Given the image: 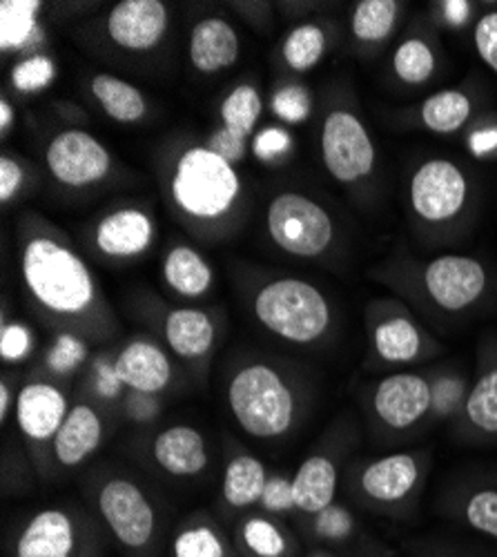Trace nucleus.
<instances>
[{"mask_svg":"<svg viewBox=\"0 0 497 557\" xmlns=\"http://www.w3.org/2000/svg\"><path fill=\"white\" fill-rule=\"evenodd\" d=\"M21 276L36 310L85 342H103L114 333L89 265L54 237H29L21 252Z\"/></svg>","mask_w":497,"mask_h":557,"instance_id":"obj_1","label":"nucleus"},{"mask_svg":"<svg viewBox=\"0 0 497 557\" xmlns=\"http://www.w3.org/2000/svg\"><path fill=\"white\" fill-rule=\"evenodd\" d=\"M225 404L235 424L254 440L277 442L303 422L310 395L301 377L273 359L246 357L225 377Z\"/></svg>","mask_w":497,"mask_h":557,"instance_id":"obj_2","label":"nucleus"},{"mask_svg":"<svg viewBox=\"0 0 497 557\" xmlns=\"http://www.w3.org/2000/svg\"><path fill=\"white\" fill-rule=\"evenodd\" d=\"M428 473V450H399L350 463L341 488L361 510L409 524L418 520Z\"/></svg>","mask_w":497,"mask_h":557,"instance_id":"obj_3","label":"nucleus"},{"mask_svg":"<svg viewBox=\"0 0 497 557\" xmlns=\"http://www.w3.org/2000/svg\"><path fill=\"white\" fill-rule=\"evenodd\" d=\"M388 282L437 319L473 314L493 293L488 268L471 255H439L413 268H399Z\"/></svg>","mask_w":497,"mask_h":557,"instance_id":"obj_4","label":"nucleus"},{"mask_svg":"<svg viewBox=\"0 0 497 557\" xmlns=\"http://www.w3.org/2000/svg\"><path fill=\"white\" fill-rule=\"evenodd\" d=\"M257 326L297 348H322L337 331V314L326 293L299 276L270 278L250 299Z\"/></svg>","mask_w":497,"mask_h":557,"instance_id":"obj_5","label":"nucleus"},{"mask_svg":"<svg viewBox=\"0 0 497 557\" xmlns=\"http://www.w3.org/2000/svg\"><path fill=\"white\" fill-rule=\"evenodd\" d=\"M89 497L112 544L125 557H163L167 542L161 510L141 482L108 471L89 484Z\"/></svg>","mask_w":497,"mask_h":557,"instance_id":"obj_6","label":"nucleus"},{"mask_svg":"<svg viewBox=\"0 0 497 557\" xmlns=\"http://www.w3.org/2000/svg\"><path fill=\"white\" fill-rule=\"evenodd\" d=\"M110 535L95 510L52 504L18 520L5 540V557H108Z\"/></svg>","mask_w":497,"mask_h":557,"instance_id":"obj_7","label":"nucleus"},{"mask_svg":"<svg viewBox=\"0 0 497 557\" xmlns=\"http://www.w3.org/2000/svg\"><path fill=\"white\" fill-rule=\"evenodd\" d=\"M241 195L244 183L235 165L206 146H192L178 154L170 176V197L186 219L197 223L228 219Z\"/></svg>","mask_w":497,"mask_h":557,"instance_id":"obj_8","label":"nucleus"},{"mask_svg":"<svg viewBox=\"0 0 497 557\" xmlns=\"http://www.w3.org/2000/svg\"><path fill=\"white\" fill-rule=\"evenodd\" d=\"M361 404H364L369 429L380 442L397 444L428 431V368L388 373L366 388Z\"/></svg>","mask_w":497,"mask_h":557,"instance_id":"obj_9","label":"nucleus"},{"mask_svg":"<svg viewBox=\"0 0 497 557\" xmlns=\"http://www.w3.org/2000/svg\"><path fill=\"white\" fill-rule=\"evenodd\" d=\"M406 206L422 230L453 227L473 206L471 176L453 159L428 157L409 174Z\"/></svg>","mask_w":497,"mask_h":557,"instance_id":"obj_10","label":"nucleus"},{"mask_svg":"<svg viewBox=\"0 0 497 557\" xmlns=\"http://www.w3.org/2000/svg\"><path fill=\"white\" fill-rule=\"evenodd\" d=\"M369 366L377 370H411L435 355L439 344L415 319V314L399 301H375L366 312Z\"/></svg>","mask_w":497,"mask_h":557,"instance_id":"obj_11","label":"nucleus"},{"mask_svg":"<svg viewBox=\"0 0 497 557\" xmlns=\"http://www.w3.org/2000/svg\"><path fill=\"white\" fill-rule=\"evenodd\" d=\"M322 161L333 181L350 190H371L377 148L364 119L350 106H335L322 123Z\"/></svg>","mask_w":497,"mask_h":557,"instance_id":"obj_12","label":"nucleus"},{"mask_svg":"<svg viewBox=\"0 0 497 557\" xmlns=\"http://www.w3.org/2000/svg\"><path fill=\"white\" fill-rule=\"evenodd\" d=\"M265 230L279 250L299 259L328 255L337 239L333 214L318 199L290 190L268 203Z\"/></svg>","mask_w":497,"mask_h":557,"instance_id":"obj_13","label":"nucleus"},{"mask_svg":"<svg viewBox=\"0 0 497 557\" xmlns=\"http://www.w3.org/2000/svg\"><path fill=\"white\" fill-rule=\"evenodd\" d=\"M357 433L350 422H341L328 435V440L308 455L293 475V491L297 513L314 516L322 508L337 502V493L344 482V461L355 446Z\"/></svg>","mask_w":497,"mask_h":557,"instance_id":"obj_14","label":"nucleus"},{"mask_svg":"<svg viewBox=\"0 0 497 557\" xmlns=\"http://www.w3.org/2000/svg\"><path fill=\"white\" fill-rule=\"evenodd\" d=\"M72 404L59 380L36 377L18 388L16 397V426L25 444L34 453V461L40 471L52 469L50 448L59 435Z\"/></svg>","mask_w":497,"mask_h":557,"instance_id":"obj_15","label":"nucleus"},{"mask_svg":"<svg viewBox=\"0 0 497 557\" xmlns=\"http://www.w3.org/2000/svg\"><path fill=\"white\" fill-rule=\"evenodd\" d=\"M45 165L67 188H87L110 174L112 157L95 134L63 129L48 144Z\"/></svg>","mask_w":497,"mask_h":557,"instance_id":"obj_16","label":"nucleus"},{"mask_svg":"<svg viewBox=\"0 0 497 557\" xmlns=\"http://www.w3.org/2000/svg\"><path fill=\"white\" fill-rule=\"evenodd\" d=\"M453 433L462 442L497 444V335L480 344L471 393Z\"/></svg>","mask_w":497,"mask_h":557,"instance_id":"obj_17","label":"nucleus"},{"mask_svg":"<svg viewBox=\"0 0 497 557\" xmlns=\"http://www.w3.org/2000/svg\"><path fill=\"white\" fill-rule=\"evenodd\" d=\"M437 513L497 542V475H469L446 486L437 499Z\"/></svg>","mask_w":497,"mask_h":557,"instance_id":"obj_18","label":"nucleus"},{"mask_svg":"<svg viewBox=\"0 0 497 557\" xmlns=\"http://www.w3.org/2000/svg\"><path fill=\"white\" fill-rule=\"evenodd\" d=\"M170 27V12L161 0H121L108 14V36L116 48L146 54L157 50Z\"/></svg>","mask_w":497,"mask_h":557,"instance_id":"obj_19","label":"nucleus"},{"mask_svg":"<svg viewBox=\"0 0 497 557\" xmlns=\"http://www.w3.org/2000/svg\"><path fill=\"white\" fill-rule=\"evenodd\" d=\"M165 348L192 368L206 366L219 342L216 319L192 306L170 308L159 323Z\"/></svg>","mask_w":497,"mask_h":557,"instance_id":"obj_20","label":"nucleus"},{"mask_svg":"<svg viewBox=\"0 0 497 557\" xmlns=\"http://www.w3.org/2000/svg\"><path fill=\"white\" fill-rule=\"evenodd\" d=\"M103 412L95 401L72 404L59 435L52 442V469L74 471L92 457L105 440Z\"/></svg>","mask_w":497,"mask_h":557,"instance_id":"obj_21","label":"nucleus"},{"mask_svg":"<svg viewBox=\"0 0 497 557\" xmlns=\"http://www.w3.org/2000/svg\"><path fill=\"white\" fill-rule=\"evenodd\" d=\"M114 363L127 391L161 397L174 384V363L170 352L152 339H129L114 355Z\"/></svg>","mask_w":497,"mask_h":557,"instance_id":"obj_22","label":"nucleus"},{"mask_svg":"<svg viewBox=\"0 0 497 557\" xmlns=\"http://www.w3.org/2000/svg\"><path fill=\"white\" fill-rule=\"evenodd\" d=\"M297 527L299 537L308 548H328L352 555L373 540L352 506L339 499L322 508L320 513L297 518Z\"/></svg>","mask_w":497,"mask_h":557,"instance_id":"obj_23","label":"nucleus"},{"mask_svg":"<svg viewBox=\"0 0 497 557\" xmlns=\"http://www.w3.org/2000/svg\"><path fill=\"white\" fill-rule=\"evenodd\" d=\"M150 457L174 480L199 478L210 463L208 442L203 433L190 424H174L159 431L150 444Z\"/></svg>","mask_w":497,"mask_h":557,"instance_id":"obj_24","label":"nucleus"},{"mask_svg":"<svg viewBox=\"0 0 497 557\" xmlns=\"http://www.w3.org/2000/svg\"><path fill=\"white\" fill-rule=\"evenodd\" d=\"M157 237L152 216L141 208H119L105 214L95 227L99 252L112 259H132L146 255Z\"/></svg>","mask_w":497,"mask_h":557,"instance_id":"obj_25","label":"nucleus"},{"mask_svg":"<svg viewBox=\"0 0 497 557\" xmlns=\"http://www.w3.org/2000/svg\"><path fill=\"white\" fill-rule=\"evenodd\" d=\"M233 540L241 557H301L306 546L282 518L268 516L263 510L241 516Z\"/></svg>","mask_w":497,"mask_h":557,"instance_id":"obj_26","label":"nucleus"},{"mask_svg":"<svg viewBox=\"0 0 497 557\" xmlns=\"http://www.w3.org/2000/svg\"><path fill=\"white\" fill-rule=\"evenodd\" d=\"M270 478V471L265 469V463L246 453H233L225 461L223 467V475H221V495H219V504L223 516H246L250 513L252 508L259 506L265 482Z\"/></svg>","mask_w":497,"mask_h":557,"instance_id":"obj_27","label":"nucleus"},{"mask_svg":"<svg viewBox=\"0 0 497 557\" xmlns=\"http://www.w3.org/2000/svg\"><path fill=\"white\" fill-rule=\"evenodd\" d=\"M241 42L237 29L219 16L195 25L188 40V59L199 74H219L239 61Z\"/></svg>","mask_w":497,"mask_h":557,"instance_id":"obj_28","label":"nucleus"},{"mask_svg":"<svg viewBox=\"0 0 497 557\" xmlns=\"http://www.w3.org/2000/svg\"><path fill=\"white\" fill-rule=\"evenodd\" d=\"M170 557H241L235 540L208 513H195L176 527L167 542Z\"/></svg>","mask_w":497,"mask_h":557,"instance_id":"obj_29","label":"nucleus"},{"mask_svg":"<svg viewBox=\"0 0 497 557\" xmlns=\"http://www.w3.org/2000/svg\"><path fill=\"white\" fill-rule=\"evenodd\" d=\"M477 114V99L473 91L464 87H446L426 97L418 112L415 121L422 129L439 136H450L464 129L471 119Z\"/></svg>","mask_w":497,"mask_h":557,"instance_id":"obj_30","label":"nucleus"},{"mask_svg":"<svg viewBox=\"0 0 497 557\" xmlns=\"http://www.w3.org/2000/svg\"><path fill=\"white\" fill-rule=\"evenodd\" d=\"M431 377V417L428 429L433 426H456L464 412L469 393H471V377L456 363H442L428 368Z\"/></svg>","mask_w":497,"mask_h":557,"instance_id":"obj_31","label":"nucleus"},{"mask_svg":"<svg viewBox=\"0 0 497 557\" xmlns=\"http://www.w3.org/2000/svg\"><path fill=\"white\" fill-rule=\"evenodd\" d=\"M165 286L184 299H201L214 284V270L192 246H174L163 259Z\"/></svg>","mask_w":497,"mask_h":557,"instance_id":"obj_32","label":"nucleus"},{"mask_svg":"<svg viewBox=\"0 0 497 557\" xmlns=\"http://www.w3.org/2000/svg\"><path fill=\"white\" fill-rule=\"evenodd\" d=\"M439 70L435 40L426 34H409L397 42L390 57V72L403 87H424Z\"/></svg>","mask_w":497,"mask_h":557,"instance_id":"obj_33","label":"nucleus"},{"mask_svg":"<svg viewBox=\"0 0 497 557\" xmlns=\"http://www.w3.org/2000/svg\"><path fill=\"white\" fill-rule=\"evenodd\" d=\"M403 3L399 0H359L350 10V36L359 48H380L395 34Z\"/></svg>","mask_w":497,"mask_h":557,"instance_id":"obj_34","label":"nucleus"},{"mask_svg":"<svg viewBox=\"0 0 497 557\" xmlns=\"http://www.w3.org/2000/svg\"><path fill=\"white\" fill-rule=\"evenodd\" d=\"M89 89L105 116L116 123H139L148 112L144 91L114 74H97L89 83Z\"/></svg>","mask_w":497,"mask_h":557,"instance_id":"obj_35","label":"nucleus"},{"mask_svg":"<svg viewBox=\"0 0 497 557\" xmlns=\"http://www.w3.org/2000/svg\"><path fill=\"white\" fill-rule=\"evenodd\" d=\"M38 0H3L0 3V50L25 52L42 40Z\"/></svg>","mask_w":497,"mask_h":557,"instance_id":"obj_36","label":"nucleus"},{"mask_svg":"<svg viewBox=\"0 0 497 557\" xmlns=\"http://www.w3.org/2000/svg\"><path fill=\"white\" fill-rule=\"evenodd\" d=\"M328 50V32L320 23H303L290 29L282 45L286 65L293 72H308L318 67Z\"/></svg>","mask_w":497,"mask_h":557,"instance_id":"obj_37","label":"nucleus"},{"mask_svg":"<svg viewBox=\"0 0 497 557\" xmlns=\"http://www.w3.org/2000/svg\"><path fill=\"white\" fill-rule=\"evenodd\" d=\"M263 112V103L257 87L241 83L221 103V123L231 132L250 138Z\"/></svg>","mask_w":497,"mask_h":557,"instance_id":"obj_38","label":"nucleus"},{"mask_svg":"<svg viewBox=\"0 0 497 557\" xmlns=\"http://www.w3.org/2000/svg\"><path fill=\"white\" fill-rule=\"evenodd\" d=\"M89 357V342L72 333H59L52 346L45 352V370L52 375V380H65L74 375L76 370Z\"/></svg>","mask_w":497,"mask_h":557,"instance_id":"obj_39","label":"nucleus"},{"mask_svg":"<svg viewBox=\"0 0 497 557\" xmlns=\"http://www.w3.org/2000/svg\"><path fill=\"white\" fill-rule=\"evenodd\" d=\"M409 557H497L495 548L450 537H418L406 544Z\"/></svg>","mask_w":497,"mask_h":557,"instance_id":"obj_40","label":"nucleus"},{"mask_svg":"<svg viewBox=\"0 0 497 557\" xmlns=\"http://www.w3.org/2000/svg\"><path fill=\"white\" fill-rule=\"evenodd\" d=\"M57 65L50 57L34 54L16 63L10 72V83L21 95H36V91L48 89L54 83Z\"/></svg>","mask_w":497,"mask_h":557,"instance_id":"obj_41","label":"nucleus"},{"mask_svg":"<svg viewBox=\"0 0 497 557\" xmlns=\"http://www.w3.org/2000/svg\"><path fill=\"white\" fill-rule=\"evenodd\" d=\"M87 386L89 393H92L95 399L103 404H121L125 395V386L116 373V363L114 355H99L89 363V375H87Z\"/></svg>","mask_w":497,"mask_h":557,"instance_id":"obj_42","label":"nucleus"},{"mask_svg":"<svg viewBox=\"0 0 497 557\" xmlns=\"http://www.w3.org/2000/svg\"><path fill=\"white\" fill-rule=\"evenodd\" d=\"M36 350L34 331L23 321H8L0 323V359L8 366L25 363Z\"/></svg>","mask_w":497,"mask_h":557,"instance_id":"obj_43","label":"nucleus"},{"mask_svg":"<svg viewBox=\"0 0 497 557\" xmlns=\"http://www.w3.org/2000/svg\"><path fill=\"white\" fill-rule=\"evenodd\" d=\"M257 508L268 516H275L282 520L299 518L297 504H295V491H293V478L282 473H270Z\"/></svg>","mask_w":497,"mask_h":557,"instance_id":"obj_44","label":"nucleus"},{"mask_svg":"<svg viewBox=\"0 0 497 557\" xmlns=\"http://www.w3.org/2000/svg\"><path fill=\"white\" fill-rule=\"evenodd\" d=\"M273 112L288 125H299L310 119L312 112V97L303 85H286L275 91L273 97Z\"/></svg>","mask_w":497,"mask_h":557,"instance_id":"obj_45","label":"nucleus"},{"mask_svg":"<svg viewBox=\"0 0 497 557\" xmlns=\"http://www.w3.org/2000/svg\"><path fill=\"white\" fill-rule=\"evenodd\" d=\"M250 150L261 163H277L293 150V136L284 127H265L254 134Z\"/></svg>","mask_w":497,"mask_h":557,"instance_id":"obj_46","label":"nucleus"},{"mask_svg":"<svg viewBox=\"0 0 497 557\" xmlns=\"http://www.w3.org/2000/svg\"><path fill=\"white\" fill-rule=\"evenodd\" d=\"M473 45L480 61L497 76V10L484 12L473 23Z\"/></svg>","mask_w":497,"mask_h":557,"instance_id":"obj_47","label":"nucleus"},{"mask_svg":"<svg viewBox=\"0 0 497 557\" xmlns=\"http://www.w3.org/2000/svg\"><path fill=\"white\" fill-rule=\"evenodd\" d=\"M123 414L134 424H154L161 414L163 401L159 395H148V393H137V391H125L123 401H121Z\"/></svg>","mask_w":497,"mask_h":557,"instance_id":"obj_48","label":"nucleus"},{"mask_svg":"<svg viewBox=\"0 0 497 557\" xmlns=\"http://www.w3.org/2000/svg\"><path fill=\"white\" fill-rule=\"evenodd\" d=\"M206 148L212 150L214 154H219L221 159H225L228 163H233V165L241 163L246 159L248 150H250L248 148V138L231 132L228 127H223V125L208 136Z\"/></svg>","mask_w":497,"mask_h":557,"instance_id":"obj_49","label":"nucleus"},{"mask_svg":"<svg viewBox=\"0 0 497 557\" xmlns=\"http://www.w3.org/2000/svg\"><path fill=\"white\" fill-rule=\"evenodd\" d=\"M475 14L473 3L469 0H442L437 3V21L448 29H464L471 25Z\"/></svg>","mask_w":497,"mask_h":557,"instance_id":"obj_50","label":"nucleus"},{"mask_svg":"<svg viewBox=\"0 0 497 557\" xmlns=\"http://www.w3.org/2000/svg\"><path fill=\"white\" fill-rule=\"evenodd\" d=\"M25 172L21 163L12 157L0 159V201L10 203L23 188Z\"/></svg>","mask_w":497,"mask_h":557,"instance_id":"obj_51","label":"nucleus"},{"mask_svg":"<svg viewBox=\"0 0 497 557\" xmlns=\"http://www.w3.org/2000/svg\"><path fill=\"white\" fill-rule=\"evenodd\" d=\"M16 397L18 393H14L12 384L8 377L0 380V422L8 424V420L12 417V410L16 408Z\"/></svg>","mask_w":497,"mask_h":557,"instance_id":"obj_52","label":"nucleus"},{"mask_svg":"<svg viewBox=\"0 0 497 557\" xmlns=\"http://www.w3.org/2000/svg\"><path fill=\"white\" fill-rule=\"evenodd\" d=\"M471 148L475 154H484L497 148V129H484V132H475L471 136Z\"/></svg>","mask_w":497,"mask_h":557,"instance_id":"obj_53","label":"nucleus"},{"mask_svg":"<svg viewBox=\"0 0 497 557\" xmlns=\"http://www.w3.org/2000/svg\"><path fill=\"white\" fill-rule=\"evenodd\" d=\"M16 121V110L14 106L3 97L0 99V132H3V136L10 132V127L14 125Z\"/></svg>","mask_w":497,"mask_h":557,"instance_id":"obj_54","label":"nucleus"},{"mask_svg":"<svg viewBox=\"0 0 497 557\" xmlns=\"http://www.w3.org/2000/svg\"><path fill=\"white\" fill-rule=\"evenodd\" d=\"M352 557H395L382 542L371 540L366 546H361L357 553H352Z\"/></svg>","mask_w":497,"mask_h":557,"instance_id":"obj_55","label":"nucleus"},{"mask_svg":"<svg viewBox=\"0 0 497 557\" xmlns=\"http://www.w3.org/2000/svg\"><path fill=\"white\" fill-rule=\"evenodd\" d=\"M301 557H352V555L337 553V550H328V548H308Z\"/></svg>","mask_w":497,"mask_h":557,"instance_id":"obj_56","label":"nucleus"}]
</instances>
